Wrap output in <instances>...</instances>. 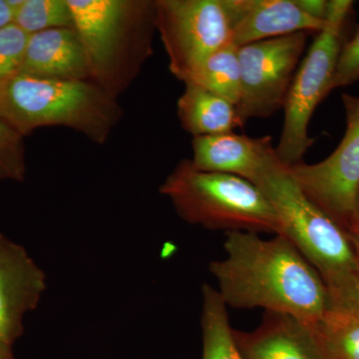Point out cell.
Here are the masks:
<instances>
[{
  "instance_id": "cell-1",
  "label": "cell",
  "mask_w": 359,
  "mask_h": 359,
  "mask_svg": "<svg viewBox=\"0 0 359 359\" xmlns=\"http://www.w3.org/2000/svg\"><path fill=\"white\" fill-rule=\"evenodd\" d=\"M226 257L209 264L226 306L264 309L314 323L330 306L320 273L282 235L264 240L257 233L229 231Z\"/></svg>"
},
{
  "instance_id": "cell-2",
  "label": "cell",
  "mask_w": 359,
  "mask_h": 359,
  "mask_svg": "<svg viewBox=\"0 0 359 359\" xmlns=\"http://www.w3.org/2000/svg\"><path fill=\"white\" fill-rule=\"evenodd\" d=\"M90 81L117 99L152 54L155 1L67 0Z\"/></svg>"
},
{
  "instance_id": "cell-3",
  "label": "cell",
  "mask_w": 359,
  "mask_h": 359,
  "mask_svg": "<svg viewBox=\"0 0 359 359\" xmlns=\"http://www.w3.org/2000/svg\"><path fill=\"white\" fill-rule=\"evenodd\" d=\"M0 116L22 136L42 127H66L102 144L119 124L117 99L87 80L14 75L0 85Z\"/></svg>"
},
{
  "instance_id": "cell-4",
  "label": "cell",
  "mask_w": 359,
  "mask_h": 359,
  "mask_svg": "<svg viewBox=\"0 0 359 359\" xmlns=\"http://www.w3.org/2000/svg\"><path fill=\"white\" fill-rule=\"evenodd\" d=\"M273 205L283 236L320 273L328 292L346 287L359 273L353 238L302 192L290 167L278 154L254 181Z\"/></svg>"
},
{
  "instance_id": "cell-5",
  "label": "cell",
  "mask_w": 359,
  "mask_h": 359,
  "mask_svg": "<svg viewBox=\"0 0 359 359\" xmlns=\"http://www.w3.org/2000/svg\"><path fill=\"white\" fill-rule=\"evenodd\" d=\"M187 223L205 230L282 233L280 219L254 184L235 175L205 172L183 160L159 189Z\"/></svg>"
},
{
  "instance_id": "cell-6",
  "label": "cell",
  "mask_w": 359,
  "mask_h": 359,
  "mask_svg": "<svg viewBox=\"0 0 359 359\" xmlns=\"http://www.w3.org/2000/svg\"><path fill=\"white\" fill-rule=\"evenodd\" d=\"M353 7L351 0H330L323 29L318 33L308 53L299 63L285 100V120L280 143L276 148L287 166L302 162L313 139L309 125L318 104L330 93L342 47V32Z\"/></svg>"
},
{
  "instance_id": "cell-7",
  "label": "cell",
  "mask_w": 359,
  "mask_h": 359,
  "mask_svg": "<svg viewBox=\"0 0 359 359\" xmlns=\"http://www.w3.org/2000/svg\"><path fill=\"white\" fill-rule=\"evenodd\" d=\"M346 130L332 154L316 164L289 166L311 202L330 217L356 244L359 236V97L342 94Z\"/></svg>"
},
{
  "instance_id": "cell-8",
  "label": "cell",
  "mask_w": 359,
  "mask_h": 359,
  "mask_svg": "<svg viewBox=\"0 0 359 359\" xmlns=\"http://www.w3.org/2000/svg\"><path fill=\"white\" fill-rule=\"evenodd\" d=\"M155 11L169 69L184 83L214 52L231 43L226 0H156Z\"/></svg>"
},
{
  "instance_id": "cell-9",
  "label": "cell",
  "mask_w": 359,
  "mask_h": 359,
  "mask_svg": "<svg viewBox=\"0 0 359 359\" xmlns=\"http://www.w3.org/2000/svg\"><path fill=\"white\" fill-rule=\"evenodd\" d=\"M306 41V33L299 32L238 47L242 92L237 108L243 121L283 109Z\"/></svg>"
},
{
  "instance_id": "cell-10",
  "label": "cell",
  "mask_w": 359,
  "mask_h": 359,
  "mask_svg": "<svg viewBox=\"0 0 359 359\" xmlns=\"http://www.w3.org/2000/svg\"><path fill=\"white\" fill-rule=\"evenodd\" d=\"M46 275L23 245L0 231V335L13 346L25 334V318L39 306Z\"/></svg>"
},
{
  "instance_id": "cell-11",
  "label": "cell",
  "mask_w": 359,
  "mask_h": 359,
  "mask_svg": "<svg viewBox=\"0 0 359 359\" xmlns=\"http://www.w3.org/2000/svg\"><path fill=\"white\" fill-rule=\"evenodd\" d=\"M233 337L245 359H330L313 323L290 314L264 311L256 330Z\"/></svg>"
},
{
  "instance_id": "cell-12",
  "label": "cell",
  "mask_w": 359,
  "mask_h": 359,
  "mask_svg": "<svg viewBox=\"0 0 359 359\" xmlns=\"http://www.w3.org/2000/svg\"><path fill=\"white\" fill-rule=\"evenodd\" d=\"M231 44L237 47L294 33H320L325 21L314 20L294 0H226Z\"/></svg>"
},
{
  "instance_id": "cell-13",
  "label": "cell",
  "mask_w": 359,
  "mask_h": 359,
  "mask_svg": "<svg viewBox=\"0 0 359 359\" xmlns=\"http://www.w3.org/2000/svg\"><path fill=\"white\" fill-rule=\"evenodd\" d=\"M269 136L252 138L229 133L193 139L194 167L205 172L235 175L254 183L271 158L276 155Z\"/></svg>"
},
{
  "instance_id": "cell-14",
  "label": "cell",
  "mask_w": 359,
  "mask_h": 359,
  "mask_svg": "<svg viewBox=\"0 0 359 359\" xmlns=\"http://www.w3.org/2000/svg\"><path fill=\"white\" fill-rule=\"evenodd\" d=\"M20 73L39 78L87 80L86 54L74 28H54L29 35Z\"/></svg>"
},
{
  "instance_id": "cell-15",
  "label": "cell",
  "mask_w": 359,
  "mask_h": 359,
  "mask_svg": "<svg viewBox=\"0 0 359 359\" xmlns=\"http://www.w3.org/2000/svg\"><path fill=\"white\" fill-rule=\"evenodd\" d=\"M177 113L182 127L194 138L229 133L245 125L237 106L193 83L185 84Z\"/></svg>"
},
{
  "instance_id": "cell-16",
  "label": "cell",
  "mask_w": 359,
  "mask_h": 359,
  "mask_svg": "<svg viewBox=\"0 0 359 359\" xmlns=\"http://www.w3.org/2000/svg\"><path fill=\"white\" fill-rule=\"evenodd\" d=\"M202 295L203 359H245L233 339L228 306L218 290L205 283Z\"/></svg>"
},
{
  "instance_id": "cell-17",
  "label": "cell",
  "mask_w": 359,
  "mask_h": 359,
  "mask_svg": "<svg viewBox=\"0 0 359 359\" xmlns=\"http://www.w3.org/2000/svg\"><path fill=\"white\" fill-rule=\"evenodd\" d=\"M186 83L203 87L237 106L242 92L238 47L229 43L214 52Z\"/></svg>"
},
{
  "instance_id": "cell-18",
  "label": "cell",
  "mask_w": 359,
  "mask_h": 359,
  "mask_svg": "<svg viewBox=\"0 0 359 359\" xmlns=\"http://www.w3.org/2000/svg\"><path fill=\"white\" fill-rule=\"evenodd\" d=\"M330 359H359V311L330 304L313 323Z\"/></svg>"
},
{
  "instance_id": "cell-19",
  "label": "cell",
  "mask_w": 359,
  "mask_h": 359,
  "mask_svg": "<svg viewBox=\"0 0 359 359\" xmlns=\"http://www.w3.org/2000/svg\"><path fill=\"white\" fill-rule=\"evenodd\" d=\"M14 25L29 35L54 28H74L67 0H21Z\"/></svg>"
},
{
  "instance_id": "cell-20",
  "label": "cell",
  "mask_w": 359,
  "mask_h": 359,
  "mask_svg": "<svg viewBox=\"0 0 359 359\" xmlns=\"http://www.w3.org/2000/svg\"><path fill=\"white\" fill-rule=\"evenodd\" d=\"M25 136L0 116V182H23L26 176Z\"/></svg>"
},
{
  "instance_id": "cell-21",
  "label": "cell",
  "mask_w": 359,
  "mask_h": 359,
  "mask_svg": "<svg viewBox=\"0 0 359 359\" xmlns=\"http://www.w3.org/2000/svg\"><path fill=\"white\" fill-rule=\"evenodd\" d=\"M28 37L14 23L0 30V85L20 73Z\"/></svg>"
},
{
  "instance_id": "cell-22",
  "label": "cell",
  "mask_w": 359,
  "mask_h": 359,
  "mask_svg": "<svg viewBox=\"0 0 359 359\" xmlns=\"http://www.w3.org/2000/svg\"><path fill=\"white\" fill-rule=\"evenodd\" d=\"M359 81V25L353 36L342 45L330 91Z\"/></svg>"
},
{
  "instance_id": "cell-23",
  "label": "cell",
  "mask_w": 359,
  "mask_h": 359,
  "mask_svg": "<svg viewBox=\"0 0 359 359\" xmlns=\"http://www.w3.org/2000/svg\"><path fill=\"white\" fill-rule=\"evenodd\" d=\"M330 304L359 311V273L346 287L330 294Z\"/></svg>"
},
{
  "instance_id": "cell-24",
  "label": "cell",
  "mask_w": 359,
  "mask_h": 359,
  "mask_svg": "<svg viewBox=\"0 0 359 359\" xmlns=\"http://www.w3.org/2000/svg\"><path fill=\"white\" fill-rule=\"evenodd\" d=\"M304 13L314 20L325 21L328 13V1L327 0H294Z\"/></svg>"
},
{
  "instance_id": "cell-25",
  "label": "cell",
  "mask_w": 359,
  "mask_h": 359,
  "mask_svg": "<svg viewBox=\"0 0 359 359\" xmlns=\"http://www.w3.org/2000/svg\"><path fill=\"white\" fill-rule=\"evenodd\" d=\"M15 11L11 0H0V30L14 23Z\"/></svg>"
},
{
  "instance_id": "cell-26",
  "label": "cell",
  "mask_w": 359,
  "mask_h": 359,
  "mask_svg": "<svg viewBox=\"0 0 359 359\" xmlns=\"http://www.w3.org/2000/svg\"><path fill=\"white\" fill-rule=\"evenodd\" d=\"M0 359H15L14 358L13 346L7 344L0 335Z\"/></svg>"
},
{
  "instance_id": "cell-27",
  "label": "cell",
  "mask_w": 359,
  "mask_h": 359,
  "mask_svg": "<svg viewBox=\"0 0 359 359\" xmlns=\"http://www.w3.org/2000/svg\"><path fill=\"white\" fill-rule=\"evenodd\" d=\"M356 245H358V248L359 250V236H358V240H356Z\"/></svg>"
},
{
  "instance_id": "cell-28",
  "label": "cell",
  "mask_w": 359,
  "mask_h": 359,
  "mask_svg": "<svg viewBox=\"0 0 359 359\" xmlns=\"http://www.w3.org/2000/svg\"><path fill=\"white\" fill-rule=\"evenodd\" d=\"M358 210H359V193H358Z\"/></svg>"
}]
</instances>
